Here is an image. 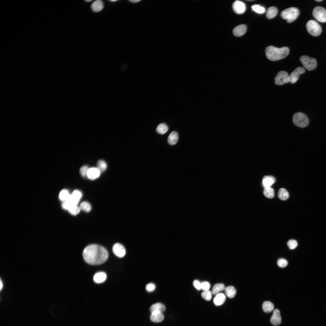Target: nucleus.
<instances>
[{
  "label": "nucleus",
  "instance_id": "28",
  "mask_svg": "<svg viewBox=\"0 0 326 326\" xmlns=\"http://www.w3.org/2000/svg\"><path fill=\"white\" fill-rule=\"evenodd\" d=\"M168 126L165 123H162L159 124L156 128V131L161 134L165 133L168 130Z\"/></svg>",
  "mask_w": 326,
  "mask_h": 326
},
{
  "label": "nucleus",
  "instance_id": "33",
  "mask_svg": "<svg viewBox=\"0 0 326 326\" xmlns=\"http://www.w3.org/2000/svg\"><path fill=\"white\" fill-rule=\"evenodd\" d=\"M251 8L254 11L258 13L262 14L265 12V8L259 5H253L251 7Z\"/></svg>",
  "mask_w": 326,
  "mask_h": 326
},
{
  "label": "nucleus",
  "instance_id": "29",
  "mask_svg": "<svg viewBox=\"0 0 326 326\" xmlns=\"http://www.w3.org/2000/svg\"><path fill=\"white\" fill-rule=\"evenodd\" d=\"M107 164L106 162L102 160H98L97 163L96 168L99 170L101 173L104 172L106 170Z\"/></svg>",
  "mask_w": 326,
  "mask_h": 326
},
{
  "label": "nucleus",
  "instance_id": "25",
  "mask_svg": "<svg viewBox=\"0 0 326 326\" xmlns=\"http://www.w3.org/2000/svg\"><path fill=\"white\" fill-rule=\"evenodd\" d=\"M225 288L224 285L222 283H217L213 286L212 291V293L213 295H216L220 292L225 289Z\"/></svg>",
  "mask_w": 326,
  "mask_h": 326
},
{
  "label": "nucleus",
  "instance_id": "5",
  "mask_svg": "<svg viewBox=\"0 0 326 326\" xmlns=\"http://www.w3.org/2000/svg\"><path fill=\"white\" fill-rule=\"evenodd\" d=\"M306 27L308 32L313 36H318L321 32L322 29L321 26L314 20H311L308 21L306 24Z\"/></svg>",
  "mask_w": 326,
  "mask_h": 326
},
{
  "label": "nucleus",
  "instance_id": "12",
  "mask_svg": "<svg viewBox=\"0 0 326 326\" xmlns=\"http://www.w3.org/2000/svg\"><path fill=\"white\" fill-rule=\"evenodd\" d=\"M272 324L277 326L280 324L281 322V318L280 311L277 309H274L270 319Z\"/></svg>",
  "mask_w": 326,
  "mask_h": 326
},
{
  "label": "nucleus",
  "instance_id": "1",
  "mask_svg": "<svg viewBox=\"0 0 326 326\" xmlns=\"http://www.w3.org/2000/svg\"><path fill=\"white\" fill-rule=\"evenodd\" d=\"M108 255V252L104 247L96 244L88 246L83 252L85 261L93 265H100L104 263L107 259Z\"/></svg>",
  "mask_w": 326,
  "mask_h": 326
},
{
  "label": "nucleus",
  "instance_id": "30",
  "mask_svg": "<svg viewBox=\"0 0 326 326\" xmlns=\"http://www.w3.org/2000/svg\"><path fill=\"white\" fill-rule=\"evenodd\" d=\"M81 209L89 212L91 210V207L90 204L87 202H83L81 203L79 206Z\"/></svg>",
  "mask_w": 326,
  "mask_h": 326
},
{
  "label": "nucleus",
  "instance_id": "21",
  "mask_svg": "<svg viewBox=\"0 0 326 326\" xmlns=\"http://www.w3.org/2000/svg\"><path fill=\"white\" fill-rule=\"evenodd\" d=\"M165 309V305L161 303H157L152 305L150 308V312L152 313L154 311H159L161 312H164Z\"/></svg>",
  "mask_w": 326,
  "mask_h": 326
},
{
  "label": "nucleus",
  "instance_id": "6",
  "mask_svg": "<svg viewBox=\"0 0 326 326\" xmlns=\"http://www.w3.org/2000/svg\"><path fill=\"white\" fill-rule=\"evenodd\" d=\"M300 60L304 67L308 70L314 69L317 66V62L315 58L302 56L300 57Z\"/></svg>",
  "mask_w": 326,
  "mask_h": 326
},
{
  "label": "nucleus",
  "instance_id": "31",
  "mask_svg": "<svg viewBox=\"0 0 326 326\" xmlns=\"http://www.w3.org/2000/svg\"><path fill=\"white\" fill-rule=\"evenodd\" d=\"M80 207L78 206L77 205L72 206L68 209L69 213L72 215H74L78 214L80 212Z\"/></svg>",
  "mask_w": 326,
  "mask_h": 326
},
{
  "label": "nucleus",
  "instance_id": "2",
  "mask_svg": "<svg viewBox=\"0 0 326 326\" xmlns=\"http://www.w3.org/2000/svg\"><path fill=\"white\" fill-rule=\"evenodd\" d=\"M265 53L268 59L275 61L283 59L287 56L289 54V49L286 46L277 48L270 46L266 48Z\"/></svg>",
  "mask_w": 326,
  "mask_h": 326
},
{
  "label": "nucleus",
  "instance_id": "36",
  "mask_svg": "<svg viewBox=\"0 0 326 326\" xmlns=\"http://www.w3.org/2000/svg\"><path fill=\"white\" fill-rule=\"evenodd\" d=\"M287 245L290 249H293L297 247V243L296 240L291 239L288 241Z\"/></svg>",
  "mask_w": 326,
  "mask_h": 326
},
{
  "label": "nucleus",
  "instance_id": "41",
  "mask_svg": "<svg viewBox=\"0 0 326 326\" xmlns=\"http://www.w3.org/2000/svg\"><path fill=\"white\" fill-rule=\"evenodd\" d=\"M194 286L197 290H200L201 289V283L197 280H194L193 282Z\"/></svg>",
  "mask_w": 326,
  "mask_h": 326
},
{
  "label": "nucleus",
  "instance_id": "13",
  "mask_svg": "<svg viewBox=\"0 0 326 326\" xmlns=\"http://www.w3.org/2000/svg\"><path fill=\"white\" fill-rule=\"evenodd\" d=\"M100 173V172L96 167L90 168L88 170L87 177L90 180H94L99 177Z\"/></svg>",
  "mask_w": 326,
  "mask_h": 326
},
{
  "label": "nucleus",
  "instance_id": "22",
  "mask_svg": "<svg viewBox=\"0 0 326 326\" xmlns=\"http://www.w3.org/2000/svg\"><path fill=\"white\" fill-rule=\"evenodd\" d=\"M277 8L274 6L269 8L267 11L266 16L268 19H271L275 17L278 13Z\"/></svg>",
  "mask_w": 326,
  "mask_h": 326
},
{
  "label": "nucleus",
  "instance_id": "23",
  "mask_svg": "<svg viewBox=\"0 0 326 326\" xmlns=\"http://www.w3.org/2000/svg\"><path fill=\"white\" fill-rule=\"evenodd\" d=\"M262 307L263 311L267 313L271 312L273 309V304L270 301H266L263 304Z\"/></svg>",
  "mask_w": 326,
  "mask_h": 326
},
{
  "label": "nucleus",
  "instance_id": "39",
  "mask_svg": "<svg viewBox=\"0 0 326 326\" xmlns=\"http://www.w3.org/2000/svg\"><path fill=\"white\" fill-rule=\"evenodd\" d=\"M72 195L75 198L78 200H79L82 197V193L78 190H74Z\"/></svg>",
  "mask_w": 326,
  "mask_h": 326
},
{
  "label": "nucleus",
  "instance_id": "42",
  "mask_svg": "<svg viewBox=\"0 0 326 326\" xmlns=\"http://www.w3.org/2000/svg\"><path fill=\"white\" fill-rule=\"evenodd\" d=\"M62 206L63 208L66 209L68 210L69 208L71 206V205L69 203L66 201H65L62 204Z\"/></svg>",
  "mask_w": 326,
  "mask_h": 326
},
{
  "label": "nucleus",
  "instance_id": "19",
  "mask_svg": "<svg viewBox=\"0 0 326 326\" xmlns=\"http://www.w3.org/2000/svg\"><path fill=\"white\" fill-rule=\"evenodd\" d=\"M106 274L104 272H99L96 273L94 276L93 280L97 283H100L104 281L106 279Z\"/></svg>",
  "mask_w": 326,
  "mask_h": 326
},
{
  "label": "nucleus",
  "instance_id": "7",
  "mask_svg": "<svg viewBox=\"0 0 326 326\" xmlns=\"http://www.w3.org/2000/svg\"><path fill=\"white\" fill-rule=\"evenodd\" d=\"M314 18L321 22H326V9L324 8L318 6L316 7L313 11Z\"/></svg>",
  "mask_w": 326,
  "mask_h": 326
},
{
  "label": "nucleus",
  "instance_id": "32",
  "mask_svg": "<svg viewBox=\"0 0 326 326\" xmlns=\"http://www.w3.org/2000/svg\"><path fill=\"white\" fill-rule=\"evenodd\" d=\"M69 195L70 194L67 190H64L60 192L59 194V198L61 200L65 202L67 200Z\"/></svg>",
  "mask_w": 326,
  "mask_h": 326
},
{
  "label": "nucleus",
  "instance_id": "26",
  "mask_svg": "<svg viewBox=\"0 0 326 326\" xmlns=\"http://www.w3.org/2000/svg\"><path fill=\"white\" fill-rule=\"evenodd\" d=\"M278 196L280 200H285L288 199L289 197V194L286 189L284 188H281L278 191Z\"/></svg>",
  "mask_w": 326,
  "mask_h": 326
},
{
  "label": "nucleus",
  "instance_id": "40",
  "mask_svg": "<svg viewBox=\"0 0 326 326\" xmlns=\"http://www.w3.org/2000/svg\"><path fill=\"white\" fill-rule=\"evenodd\" d=\"M155 286L153 283H149L147 284L146 286V289L149 292H152L155 289Z\"/></svg>",
  "mask_w": 326,
  "mask_h": 326
},
{
  "label": "nucleus",
  "instance_id": "15",
  "mask_svg": "<svg viewBox=\"0 0 326 326\" xmlns=\"http://www.w3.org/2000/svg\"><path fill=\"white\" fill-rule=\"evenodd\" d=\"M150 320L155 322H160L164 319V315L162 312L154 311L152 312L150 317Z\"/></svg>",
  "mask_w": 326,
  "mask_h": 326
},
{
  "label": "nucleus",
  "instance_id": "10",
  "mask_svg": "<svg viewBox=\"0 0 326 326\" xmlns=\"http://www.w3.org/2000/svg\"><path fill=\"white\" fill-rule=\"evenodd\" d=\"M232 8L234 12L238 14H243L246 10L245 3L239 0L235 1L233 2Z\"/></svg>",
  "mask_w": 326,
  "mask_h": 326
},
{
  "label": "nucleus",
  "instance_id": "43",
  "mask_svg": "<svg viewBox=\"0 0 326 326\" xmlns=\"http://www.w3.org/2000/svg\"><path fill=\"white\" fill-rule=\"evenodd\" d=\"M140 1V0H129V1L131 3H137V2H139Z\"/></svg>",
  "mask_w": 326,
  "mask_h": 326
},
{
  "label": "nucleus",
  "instance_id": "4",
  "mask_svg": "<svg viewBox=\"0 0 326 326\" xmlns=\"http://www.w3.org/2000/svg\"><path fill=\"white\" fill-rule=\"evenodd\" d=\"M292 121L295 125L301 128L306 127L309 123L307 117L304 113L300 112L296 113L293 115Z\"/></svg>",
  "mask_w": 326,
  "mask_h": 326
},
{
  "label": "nucleus",
  "instance_id": "44",
  "mask_svg": "<svg viewBox=\"0 0 326 326\" xmlns=\"http://www.w3.org/2000/svg\"><path fill=\"white\" fill-rule=\"evenodd\" d=\"M3 283L1 279L0 280V290H1L3 287Z\"/></svg>",
  "mask_w": 326,
  "mask_h": 326
},
{
  "label": "nucleus",
  "instance_id": "11",
  "mask_svg": "<svg viewBox=\"0 0 326 326\" xmlns=\"http://www.w3.org/2000/svg\"><path fill=\"white\" fill-rule=\"evenodd\" d=\"M112 249L114 253L119 257H123L125 254L126 250L124 247L120 243L115 244L113 247Z\"/></svg>",
  "mask_w": 326,
  "mask_h": 326
},
{
  "label": "nucleus",
  "instance_id": "27",
  "mask_svg": "<svg viewBox=\"0 0 326 326\" xmlns=\"http://www.w3.org/2000/svg\"><path fill=\"white\" fill-rule=\"evenodd\" d=\"M263 193L266 197L269 198H273L275 195L274 190L271 187L264 188L263 190Z\"/></svg>",
  "mask_w": 326,
  "mask_h": 326
},
{
  "label": "nucleus",
  "instance_id": "45",
  "mask_svg": "<svg viewBox=\"0 0 326 326\" xmlns=\"http://www.w3.org/2000/svg\"><path fill=\"white\" fill-rule=\"evenodd\" d=\"M315 1H317V2H321V1H322L323 0H316Z\"/></svg>",
  "mask_w": 326,
  "mask_h": 326
},
{
  "label": "nucleus",
  "instance_id": "34",
  "mask_svg": "<svg viewBox=\"0 0 326 326\" xmlns=\"http://www.w3.org/2000/svg\"><path fill=\"white\" fill-rule=\"evenodd\" d=\"M202 297L205 300L209 301L211 299V293L209 290L204 291L201 293Z\"/></svg>",
  "mask_w": 326,
  "mask_h": 326
},
{
  "label": "nucleus",
  "instance_id": "8",
  "mask_svg": "<svg viewBox=\"0 0 326 326\" xmlns=\"http://www.w3.org/2000/svg\"><path fill=\"white\" fill-rule=\"evenodd\" d=\"M275 83L277 85H281L290 82L289 75L285 71L279 72L275 78Z\"/></svg>",
  "mask_w": 326,
  "mask_h": 326
},
{
  "label": "nucleus",
  "instance_id": "18",
  "mask_svg": "<svg viewBox=\"0 0 326 326\" xmlns=\"http://www.w3.org/2000/svg\"><path fill=\"white\" fill-rule=\"evenodd\" d=\"M178 139V135L177 132L175 131H173L169 135L168 139V142L170 145H173L177 143Z\"/></svg>",
  "mask_w": 326,
  "mask_h": 326
},
{
  "label": "nucleus",
  "instance_id": "24",
  "mask_svg": "<svg viewBox=\"0 0 326 326\" xmlns=\"http://www.w3.org/2000/svg\"><path fill=\"white\" fill-rule=\"evenodd\" d=\"M225 292L227 296L230 298L234 297L236 293V289L232 286H229L226 287L225 289Z\"/></svg>",
  "mask_w": 326,
  "mask_h": 326
},
{
  "label": "nucleus",
  "instance_id": "16",
  "mask_svg": "<svg viewBox=\"0 0 326 326\" xmlns=\"http://www.w3.org/2000/svg\"><path fill=\"white\" fill-rule=\"evenodd\" d=\"M246 27L245 24H240L236 26L233 30L234 35L236 37H240L243 35L246 31Z\"/></svg>",
  "mask_w": 326,
  "mask_h": 326
},
{
  "label": "nucleus",
  "instance_id": "3",
  "mask_svg": "<svg viewBox=\"0 0 326 326\" xmlns=\"http://www.w3.org/2000/svg\"><path fill=\"white\" fill-rule=\"evenodd\" d=\"M299 15V9L296 7H290L283 11L281 13L282 18L286 19L288 23L295 20Z\"/></svg>",
  "mask_w": 326,
  "mask_h": 326
},
{
  "label": "nucleus",
  "instance_id": "17",
  "mask_svg": "<svg viewBox=\"0 0 326 326\" xmlns=\"http://www.w3.org/2000/svg\"><path fill=\"white\" fill-rule=\"evenodd\" d=\"M225 296L222 293H219L216 295L213 299L214 304L216 306H219L222 305L225 302Z\"/></svg>",
  "mask_w": 326,
  "mask_h": 326
},
{
  "label": "nucleus",
  "instance_id": "14",
  "mask_svg": "<svg viewBox=\"0 0 326 326\" xmlns=\"http://www.w3.org/2000/svg\"><path fill=\"white\" fill-rule=\"evenodd\" d=\"M276 181L275 178L272 175H266L262 179V184L264 188L270 187Z\"/></svg>",
  "mask_w": 326,
  "mask_h": 326
},
{
  "label": "nucleus",
  "instance_id": "47",
  "mask_svg": "<svg viewBox=\"0 0 326 326\" xmlns=\"http://www.w3.org/2000/svg\"><path fill=\"white\" fill-rule=\"evenodd\" d=\"M117 1V0H110V1L111 2H116V1Z\"/></svg>",
  "mask_w": 326,
  "mask_h": 326
},
{
  "label": "nucleus",
  "instance_id": "20",
  "mask_svg": "<svg viewBox=\"0 0 326 326\" xmlns=\"http://www.w3.org/2000/svg\"><path fill=\"white\" fill-rule=\"evenodd\" d=\"M104 7L103 2L100 0L94 1L91 5L92 10L95 12H98L101 10Z\"/></svg>",
  "mask_w": 326,
  "mask_h": 326
},
{
  "label": "nucleus",
  "instance_id": "48",
  "mask_svg": "<svg viewBox=\"0 0 326 326\" xmlns=\"http://www.w3.org/2000/svg\"><path fill=\"white\" fill-rule=\"evenodd\" d=\"M247 1H254V0H247Z\"/></svg>",
  "mask_w": 326,
  "mask_h": 326
},
{
  "label": "nucleus",
  "instance_id": "37",
  "mask_svg": "<svg viewBox=\"0 0 326 326\" xmlns=\"http://www.w3.org/2000/svg\"><path fill=\"white\" fill-rule=\"evenodd\" d=\"M278 265L280 267H286L288 264L287 261L284 258H280L277 261Z\"/></svg>",
  "mask_w": 326,
  "mask_h": 326
},
{
  "label": "nucleus",
  "instance_id": "38",
  "mask_svg": "<svg viewBox=\"0 0 326 326\" xmlns=\"http://www.w3.org/2000/svg\"><path fill=\"white\" fill-rule=\"evenodd\" d=\"M210 287L209 283L207 282L204 281L201 283V289L204 291L209 290Z\"/></svg>",
  "mask_w": 326,
  "mask_h": 326
},
{
  "label": "nucleus",
  "instance_id": "9",
  "mask_svg": "<svg viewBox=\"0 0 326 326\" xmlns=\"http://www.w3.org/2000/svg\"><path fill=\"white\" fill-rule=\"evenodd\" d=\"M305 72L304 68L302 67L297 68L289 75L290 82L292 84L296 82L299 79V75Z\"/></svg>",
  "mask_w": 326,
  "mask_h": 326
},
{
  "label": "nucleus",
  "instance_id": "35",
  "mask_svg": "<svg viewBox=\"0 0 326 326\" xmlns=\"http://www.w3.org/2000/svg\"><path fill=\"white\" fill-rule=\"evenodd\" d=\"M87 165L82 166L80 169V173L83 177H87V172L89 169Z\"/></svg>",
  "mask_w": 326,
  "mask_h": 326
},
{
  "label": "nucleus",
  "instance_id": "46",
  "mask_svg": "<svg viewBox=\"0 0 326 326\" xmlns=\"http://www.w3.org/2000/svg\"><path fill=\"white\" fill-rule=\"evenodd\" d=\"M85 1L86 2H91V1H92V0H85Z\"/></svg>",
  "mask_w": 326,
  "mask_h": 326
}]
</instances>
